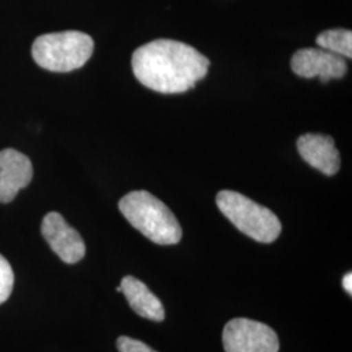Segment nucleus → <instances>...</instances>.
I'll return each mask as SVG.
<instances>
[{
  "mask_svg": "<svg viewBox=\"0 0 352 352\" xmlns=\"http://www.w3.org/2000/svg\"><path fill=\"white\" fill-rule=\"evenodd\" d=\"M210 67L209 59L187 43L155 39L132 55V69L140 82L158 93L188 91L202 80Z\"/></svg>",
  "mask_w": 352,
  "mask_h": 352,
  "instance_id": "obj_1",
  "label": "nucleus"
},
{
  "mask_svg": "<svg viewBox=\"0 0 352 352\" xmlns=\"http://www.w3.org/2000/svg\"><path fill=\"white\" fill-rule=\"evenodd\" d=\"M119 210L132 226L155 244L174 245L182 240L183 231L174 213L146 190L126 193L119 201Z\"/></svg>",
  "mask_w": 352,
  "mask_h": 352,
  "instance_id": "obj_2",
  "label": "nucleus"
},
{
  "mask_svg": "<svg viewBox=\"0 0 352 352\" xmlns=\"http://www.w3.org/2000/svg\"><path fill=\"white\" fill-rule=\"evenodd\" d=\"M93 51V38L77 30L42 34L32 46L34 62L51 72H71L81 68Z\"/></svg>",
  "mask_w": 352,
  "mask_h": 352,
  "instance_id": "obj_3",
  "label": "nucleus"
},
{
  "mask_svg": "<svg viewBox=\"0 0 352 352\" xmlns=\"http://www.w3.org/2000/svg\"><path fill=\"white\" fill-rule=\"evenodd\" d=\"M217 205L227 219L241 231L260 243H273L282 231V223L276 214L235 190H221Z\"/></svg>",
  "mask_w": 352,
  "mask_h": 352,
  "instance_id": "obj_4",
  "label": "nucleus"
},
{
  "mask_svg": "<svg viewBox=\"0 0 352 352\" xmlns=\"http://www.w3.org/2000/svg\"><path fill=\"white\" fill-rule=\"evenodd\" d=\"M222 342L226 352L279 351L277 333L266 324L248 318L228 321L223 329Z\"/></svg>",
  "mask_w": 352,
  "mask_h": 352,
  "instance_id": "obj_5",
  "label": "nucleus"
},
{
  "mask_svg": "<svg viewBox=\"0 0 352 352\" xmlns=\"http://www.w3.org/2000/svg\"><path fill=\"white\" fill-rule=\"evenodd\" d=\"M41 232L51 250L65 264H76L84 258L87 253L84 239L74 227L65 222L60 214L56 212L46 214L42 221Z\"/></svg>",
  "mask_w": 352,
  "mask_h": 352,
  "instance_id": "obj_6",
  "label": "nucleus"
},
{
  "mask_svg": "<svg viewBox=\"0 0 352 352\" xmlns=\"http://www.w3.org/2000/svg\"><path fill=\"white\" fill-rule=\"evenodd\" d=\"M291 69L304 78L320 77L322 84L333 78H342L347 74V63L343 56L324 49H302L291 59Z\"/></svg>",
  "mask_w": 352,
  "mask_h": 352,
  "instance_id": "obj_7",
  "label": "nucleus"
},
{
  "mask_svg": "<svg viewBox=\"0 0 352 352\" xmlns=\"http://www.w3.org/2000/svg\"><path fill=\"white\" fill-rule=\"evenodd\" d=\"M33 179V166L25 154L14 149L0 151V202L12 201Z\"/></svg>",
  "mask_w": 352,
  "mask_h": 352,
  "instance_id": "obj_8",
  "label": "nucleus"
},
{
  "mask_svg": "<svg viewBox=\"0 0 352 352\" xmlns=\"http://www.w3.org/2000/svg\"><path fill=\"white\" fill-rule=\"evenodd\" d=\"M296 146L302 160L322 174L333 176L340 171V151L331 136L305 133L298 139Z\"/></svg>",
  "mask_w": 352,
  "mask_h": 352,
  "instance_id": "obj_9",
  "label": "nucleus"
},
{
  "mask_svg": "<svg viewBox=\"0 0 352 352\" xmlns=\"http://www.w3.org/2000/svg\"><path fill=\"white\" fill-rule=\"evenodd\" d=\"M120 289L126 298L129 307L138 315L161 322L164 320V308L161 300L151 292L149 287L140 279L131 276L122 279Z\"/></svg>",
  "mask_w": 352,
  "mask_h": 352,
  "instance_id": "obj_10",
  "label": "nucleus"
},
{
  "mask_svg": "<svg viewBox=\"0 0 352 352\" xmlns=\"http://www.w3.org/2000/svg\"><path fill=\"white\" fill-rule=\"evenodd\" d=\"M316 43L324 50L338 54L343 58H352V32L349 29H330L316 38Z\"/></svg>",
  "mask_w": 352,
  "mask_h": 352,
  "instance_id": "obj_11",
  "label": "nucleus"
},
{
  "mask_svg": "<svg viewBox=\"0 0 352 352\" xmlns=\"http://www.w3.org/2000/svg\"><path fill=\"white\" fill-rule=\"evenodd\" d=\"M13 282L14 276L12 266L7 261V258H4V256L0 254V304L7 302L11 296Z\"/></svg>",
  "mask_w": 352,
  "mask_h": 352,
  "instance_id": "obj_12",
  "label": "nucleus"
},
{
  "mask_svg": "<svg viewBox=\"0 0 352 352\" xmlns=\"http://www.w3.org/2000/svg\"><path fill=\"white\" fill-rule=\"evenodd\" d=\"M116 347H118L119 352H157L149 347L148 344H145L144 342L129 338L126 336L118 338Z\"/></svg>",
  "mask_w": 352,
  "mask_h": 352,
  "instance_id": "obj_13",
  "label": "nucleus"
},
{
  "mask_svg": "<svg viewBox=\"0 0 352 352\" xmlns=\"http://www.w3.org/2000/svg\"><path fill=\"white\" fill-rule=\"evenodd\" d=\"M342 283H343V289H346V292H349V295H351L352 294V274L351 273H347L344 278H343V280H342Z\"/></svg>",
  "mask_w": 352,
  "mask_h": 352,
  "instance_id": "obj_14",
  "label": "nucleus"
}]
</instances>
